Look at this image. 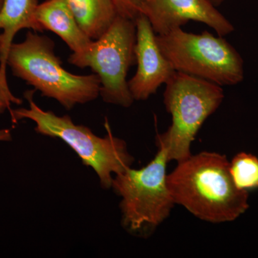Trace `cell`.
I'll use <instances>...</instances> for the list:
<instances>
[{"label": "cell", "mask_w": 258, "mask_h": 258, "mask_svg": "<svg viewBox=\"0 0 258 258\" xmlns=\"http://www.w3.org/2000/svg\"><path fill=\"white\" fill-rule=\"evenodd\" d=\"M174 203L212 223L232 222L249 208V193L235 186L226 156L216 152L191 154L166 176Z\"/></svg>", "instance_id": "1"}, {"label": "cell", "mask_w": 258, "mask_h": 258, "mask_svg": "<svg viewBox=\"0 0 258 258\" xmlns=\"http://www.w3.org/2000/svg\"><path fill=\"white\" fill-rule=\"evenodd\" d=\"M51 39L29 30L23 42H13L8 66L42 96L52 98L67 110L100 96L101 81L96 74L79 76L69 72L55 55Z\"/></svg>", "instance_id": "2"}, {"label": "cell", "mask_w": 258, "mask_h": 258, "mask_svg": "<svg viewBox=\"0 0 258 258\" xmlns=\"http://www.w3.org/2000/svg\"><path fill=\"white\" fill-rule=\"evenodd\" d=\"M35 91H28L24 95L28 101L29 108L11 109L13 123L23 119L31 120L36 124L35 131L37 134L63 141L78 154L83 164L95 171L102 188H111L113 175L132 167L134 161L126 142L113 135L107 118L105 122L107 134L100 137L88 127L76 124L69 115L60 116L52 111H44L34 101Z\"/></svg>", "instance_id": "3"}, {"label": "cell", "mask_w": 258, "mask_h": 258, "mask_svg": "<svg viewBox=\"0 0 258 258\" xmlns=\"http://www.w3.org/2000/svg\"><path fill=\"white\" fill-rule=\"evenodd\" d=\"M224 98L219 85L181 73L173 75L164 92L171 124L164 133L158 134L156 141L158 148L165 151L169 161L179 162L191 155V144L199 130Z\"/></svg>", "instance_id": "4"}, {"label": "cell", "mask_w": 258, "mask_h": 258, "mask_svg": "<svg viewBox=\"0 0 258 258\" xmlns=\"http://www.w3.org/2000/svg\"><path fill=\"white\" fill-rule=\"evenodd\" d=\"M149 164L128 168L113 177L111 188L121 198V223L132 235L148 237L170 215L174 203L166 182L169 162L161 148Z\"/></svg>", "instance_id": "5"}, {"label": "cell", "mask_w": 258, "mask_h": 258, "mask_svg": "<svg viewBox=\"0 0 258 258\" xmlns=\"http://www.w3.org/2000/svg\"><path fill=\"white\" fill-rule=\"evenodd\" d=\"M157 40L176 72L222 87L243 81V60L223 37H215L207 31L189 33L179 28L164 35H157Z\"/></svg>", "instance_id": "6"}, {"label": "cell", "mask_w": 258, "mask_h": 258, "mask_svg": "<svg viewBox=\"0 0 258 258\" xmlns=\"http://www.w3.org/2000/svg\"><path fill=\"white\" fill-rule=\"evenodd\" d=\"M136 40L135 20L118 15L99 38L81 52H73L68 60L76 67L93 70L101 81L100 96L103 101L128 108L134 99L126 78L136 63Z\"/></svg>", "instance_id": "7"}, {"label": "cell", "mask_w": 258, "mask_h": 258, "mask_svg": "<svg viewBox=\"0 0 258 258\" xmlns=\"http://www.w3.org/2000/svg\"><path fill=\"white\" fill-rule=\"evenodd\" d=\"M142 14L147 17L157 35L181 28L191 20L208 25L218 36L235 30L209 0H144Z\"/></svg>", "instance_id": "8"}, {"label": "cell", "mask_w": 258, "mask_h": 258, "mask_svg": "<svg viewBox=\"0 0 258 258\" xmlns=\"http://www.w3.org/2000/svg\"><path fill=\"white\" fill-rule=\"evenodd\" d=\"M135 23L137 70L128 81V88L134 101H146L161 85L166 84L176 71L159 48L157 35L147 17L139 15Z\"/></svg>", "instance_id": "9"}, {"label": "cell", "mask_w": 258, "mask_h": 258, "mask_svg": "<svg viewBox=\"0 0 258 258\" xmlns=\"http://www.w3.org/2000/svg\"><path fill=\"white\" fill-rule=\"evenodd\" d=\"M38 0H3L0 8V88L16 104L23 103L10 91L6 70L10 47L15 35L23 29L42 32L35 19Z\"/></svg>", "instance_id": "10"}, {"label": "cell", "mask_w": 258, "mask_h": 258, "mask_svg": "<svg viewBox=\"0 0 258 258\" xmlns=\"http://www.w3.org/2000/svg\"><path fill=\"white\" fill-rule=\"evenodd\" d=\"M35 19L43 30L60 37L73 52H81L92 42L80 27L64 0H46L39 3Z\"/></svg>", "instance_id": "11"}, {"label": "cell", "mask_w": 258, "mask_h": 258, "mask_svg": "<svg viewBox=\"0 0 258 258\" xmlns=\"http://www.w3.org/2000/svg\"><path fill=\"white\" fill-rule=\"evenodd\" d=\"M83 31L97 40L110 28L118 15L113 0H64Z\"/></svg>", "instance_id": "12"}, {"label": "cell", "mask_w": 258, "mask_h": 258, "mask_svg": "<svg viewBox=\"0 0 258 258\" xmlns=\"http://www.w3.org/2000/svg\"><path fill=\"white\" fill-rule=\"evenodd\" d=\"M230 172L235 186L241 190L258 188V158L240 152L230 163Z\"/></svg>", "instance_id": "13"}, {"label": "cell", "mask_w": 258, "mask_h": 258, "mask_svg": "<svg viewBox=\"0 0 258 258\" xmlns=\"http://www.w3.org/2000/svg\"><path fill=\"white\" fill-rule=\"evenodd\" d=\"M118 14L125 18L135 20L142 14L144 0H113Z\"/></svg>", "instance_id": "14"}, {"label": "cell", "mask_w": 258, "mask_h": 258, "mask_svg": "<svg viewBox=\"0 0 258 258\" xmlns=\"http://www.w3.org/2000/svg\"><path fill=\"white\" fill-rule=\"evenodd\" d=\"M11 103H15V101L0 88V115L5 113L6 110L9 109L10 111H11Z\"/></svg>", "instance_id": "15"}, {"label": "cell", "mask_w": 258, "mask_h": 258, "mask_svg": "<svg viewBox=\"0 0 258 258\" xmlns=\"http://www.w3.org/2000/svg\"><path fill=\"white\" fill-rule=\"evenodd\" d=\"M12 139L13 137L10 129H0V142H11Z\"/></svg>", "instance_id": "16"}, {"label": "cell", "mask_w": 258, "mask_h": 258, "mask_svg": "<svg viewBox=\"0 0 258 258\" xmlns=\"http://www.w3.org/2000/svg\"><path fill=\"white\" fill-rule=\"evenodd\" d=\"M209 1L217 8V7L220 6V5L222 4L225 0H209Z\"/></svg>", "instance_id": "17"}, {"label": "cell", "mask_w": 258, "mask_h": 258, "mask_svg": "<svg viewBox=\"0 0 258 258\" xmlns=\"http://www.w3.org/2000/svg\"><path fill=\"white\" fill-rule=\"evenodd\" d=\"M3 0H0V8H1L2 5H3Z\"/></svg>", "instance_id": "18"}]
</instances>
